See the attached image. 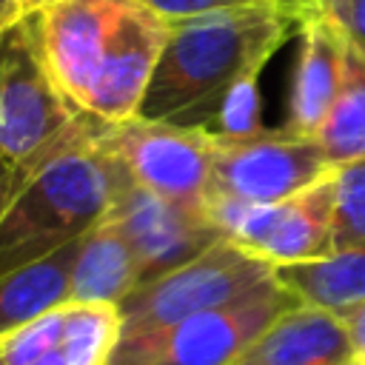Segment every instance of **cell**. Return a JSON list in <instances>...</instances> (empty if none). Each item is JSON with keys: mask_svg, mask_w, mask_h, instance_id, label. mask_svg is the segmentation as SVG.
<instances>
[{"mask_svg": "<svg viewBox=\"0 0 365 365\" xmlns=\"http://www.w3.org/2000/svg\"><path fill=\"white\" fill-rule=\"evenodd\" d=\"M299 17L294 6L257 3L171 23L140 117L197 128L242 74L265 68Z\"/></svg>", "mask_w": 365, "mask_h": 365, "instance_id": "cell-1", "label": "cell"}, {"mask_svg": "<svg viewBox=\"0 0 365 365\" xmlns=\"http://www.w3.org/2000/svg\"><path fill=\"white\" fill-rule=\"evenodd\" d=\"M94 117L60 143L14 191L0 220V274L83 240L131 182L125 165L97 140Z\"/></svg>", "mask_w": 365, "mask_h": 365, "instance_id": "cell-2", "label": "cell"}, {"mask_svg": "<svg viewBox=\"0 0 365 365\" xmlns=\"http://www.w3.org/2000/svg\"><path fill=\"white\" fill-rule=\"evenodd\" d=\"M83 120L86 114L63 94L46 66L34 17L11 20L0 34V160L26 177Z\"/></svg>", "mask_w": 365, "mask_h": 365, "instance_id": "cell-3", "label": "cell"}, {"mask_svg": "<svg viewBox=\"0 0 365 365\" xmlns=\"http://www.w3.org/2000/svg\"><path fill=\"white\" fill-rule=\"evenodd\" d=\"M277 268L222 237L185 265L137 285L123 302V339L177 325L271 282Z\"/></svg>", "mask_w": 365, "mask_h": 365, "instance_id": "cell-4", "label": "cell"}, {"mask_svg": "<svg viewBox=\"0 0 365 365\" xmlns=\"http://www.w3.org/2000/svg\"><path fill=\"white\" fill-rule=\"evenodd\" d=\"M302 299L277 277L257 291L154 334L120 339L108 365H234L240 354Z\"/></svg>", "mask_w": 365, "mask_h": 365, "instance_id": "cell-5", "label": "cell"}, {"mask_svg": "<svg viewBox=\"0 0 365 365\" xmlns=\"http://www.w3.org/2000/svg\"><path fill=\"white\" fill-rule=\"evenodd\" d=\"M334 174L282 202H245L222 194H208L205 211L222 231V237L234 240L274 268L325 259L336 251Z\"/></svg>", "mask_w": 365, "mask_h": 365, "instance_id": "cell-6", "label": "cell"}, {"mask_svg": "<svg viewBox=\"0 0 365 365\" xmlns=\"http://www.w3.org/2000/svg\"><path fill=\"white\" fill-rule=\"evenodd\" d=\"M94 131L134 182L185 205H205L214 177V137L208 131L148 117L97 120Z\"/></svg>", "mask_w": 365, "mask_h": 365, "instance_id": "cell-7", "label": "cell"}, {"mask_svg": "<svg viewBox=\"0 0 365 365\" xmlns=\"http://www.w3.org/2000/svg\"><path fill=\"white\" fill-rule=\"evenodd\" d=\"M334 171L336 165L317 137L294 134L285 125L242 140L214 137L211 194L245 202H282Z\"/></svg>", "mask_w": 365, "mask_h": 365, "instance_id": "cell-8", "label": "cell"}, {"mask_svg": "<svg viewBox=\"0 0 365 365\" xmlns=\"http://www.w3.org/2000/svg\"><path fill=\"white\" fill-rule=\"evenodd\" d=\"M108 220L125 234L140 262L143 282L185 265L222 240V231L211 222L205 205L168 200L134 180L117 197Z\"/></svg>", "mask_w": 365, "mask_h": 365, "instance_id": "cell-9", "label": "cell"}, {"mask_svg": "<svg viewBox=\"0 0 365 365\" xmlns=\"http://www.w3.org/2000/svg\"><path fill=\"white\" fill-rule=\"evenodd\" d=\"M131 3L134 0H48L31 14L48 71L83 114L108 40Z\"/></svg>", "mask_w": 365, "mask_h": 365, "instance_id": "cell-10", "label": "cell"}, {"mask_svg": "<svg viewBox=\"0 0 365 365\" xmlns=\"http://www.w3.org/2000/svg\"><path fill=\"white\" fill-rule=\"evenodd\" d=\"M168 29L171 23L148 11L143 3L134 0L128 6L108 40V48L91 83L86 114L103 123H123L140 117L143 100L168 40Z\"/></svg>", "mask_w": 365, "mask_h": 365, "instance_id": "cell-11", "label": "cell"}, {"mask_svg": "<svg viewBox=\"0 0 365 365\" xmlns=\"http://www.w3.org/2000/svg\"><path fill=\"white\" fill-rule=\"evenodd\" d=\"M297 34L299 51L294 63L285 128L302 137H317L345 83L348 40L339 26L314 6H305Z\"/></svg>", "mask_w": 365, "mask_h": 365, "instance_id": "cell-12", "label": "cell"}, {"mask_svg": "<svg viewBox=\"0 0 365 365\" xmlns=\"http://www.w3.org/2000/svg\"><path fill=\"white\" fill-rule=\"evenodd\" d=\"M354 348L345 319L299 302L279 314L234 365H351Z\"/></svg>", "mask_w": 365, "mask_h": 365, "instance_id": "cell-13", "label": "cell"}, {"mask_svg": "<svg viewBox=\"0 0 365 365\" xmlns=\"http://www.w3.org/2000/svg\"><path fill=\"white\" fill-rule=\"evenodd\" d=\"M143 282L140 262L125 234L106 217L83 240L71 268L68 302H114L120 305Z\"/></svg>", "mask_w": 365, "mask_h": 365, "instance_id": "cell-14", "label": "cell"}, {"mask_svg": "<svg viewBox=\"0 0 365 365\" xmlns=\"http://www.w3.org/2000/svg\"><path fill=\"white\" fill-rule=\"evenodd\" d=\"M80 251V240L66 248L34 259L29 265L0 274V339L26 322L68 302L71 268Z\"/></svg>", "mask_w": 365, "mask_h": 365, "instance_id": "cell-15", "label": "cell"}, {"mask_svg": "<svg viewBox=\"0 0 365 365\" xmlns=\"http://www.w3.org/2000/svg\"><path fill=\"white\" fill-rule=\"evenodd\" d=\"M277 279L302 302L342 317L365 302V242L334 251L325 259L279 265Z\"/></svg>", "mask_w": 365, "mask_h": 365, "instance_id": "cell-16", "label": "cell"}, {"mask_svg": "<svg viewBox=\"0 0 365 365\" xmlns=\"http://www.w3.org/2000/svg\"><path fill=\"white\" fill-rule=\"evenodd\" d=\"M317 140L334 165L365 160V60L351 48V43L339 100L319 125Z\"/></svg>", "mask_w": 365, "mask_h": 365, "instance_id": "cell-17", "label": "cell"}, {"mask_svg": "<svg viewBox=\"0 0 365 365\" xmlns=\"http://www.w3.org/2000/svg\"><path fill=\"white\" fill-rule=\"evenodd\" d=\"M123 339V314L114 302H66L60 354L68 365H108Z\"/></svg>", "mask_w": 365, "mask_h": 365, "instance_id": "cell-18", "label": "cell"}, {"mask_svg": "<svg viewBox=\"0 0 365 365\" xmlns=\"http://www.w3.org/2000/svg\"><path fill=\"white\" fill-rule=\"evenodd\" d=\"M259 74L262 71H248L242 74L202 117L197 128L214 134V137H228V140H242V137H257L265 131L262 125V103H259Z\"/></svg>", "mask_w": 365, "mask_h": 365, "instance_id": "cell-19", "label": "cell"}, {"mask_svg": "<svg viewBox=\"0 0 365 365\" xmlns=\"http://www.w3.org/2000/svg\"><path fill=\"white\" fill-rule=\"evenodd\" d=\"M336 211L334 245L336 251L365 242V160L336 165Z\"/></svg>", "mask_w": 365, "mask_h": 365, "instance_id": "cell-20", "label": "cell"}, {"mask_svg": "<svg viewBox=\"0 0 365 365\" xmlns=\"http://www.w3.org/2000/svg\"><path fill=\"white\" fill-rule=\"evenodd\" d=\"M63 314L66 305L26 322L23 328L11 331L9 336L0 339V354L6 359V365H31L40 356L51 354L54 348H60V336H63Z\"/></svg>", "mask_w": 365, "mask_h": 365, "instance_id": "cell-21", "label": "cell"}, {"mask_svg": "<svg viewBox=\"0 0 365 365\" xmlns=\"http://www.w3.org/2000/svg\"><path fill=\"white\" fill-rule=\"evenodd\" d=\"M137 3H143L148 11H154L165 23H180V20H191V17H202V14H214L225 9H240V6H257V3H285L299 11H305L308 6V0H137Z\"/></svg>", "mask_w": 365, "mask_h": 365, "instance_id": "cell-22", "label": "cell"}, {"mask_svg": "<svg viewBox=\"0 0 365 365\" xmlns=\"http://www.w3.org/2000/svg\"><path fill=\"white\" fill-rule=\"evenodd\" d=\"M308 6L328 14L351 48L365 60V0H308Z\"/></svg>", "mask_w": 365, "mask_h": 365, "instance_id": "cell-23", "label": "cell"}, {"mask_svg": "<svg viewBox=\"0 0 365 365\" xmlns=\"http://www.w3.org/2000/svg\"><path fill=\"white\" fill-rule=\"evenodd\" d=\"M348 336H351V348H354V362L365 365V302H359L356 308H351L348 314H342Z\"/></svg>", "mask_w": 365, "mask_h": 365, "instance_id": "cell-24", "label": "cell"}, {"mask_svg": "<svg viewBox=\"0 0 365 365\" xmlns=\"http://www.w3.org/2000/svg\"><path fill=\"white\" fill-rule=\"evenodd\" d=\"M20 182H23V174L17 171V165H11L9 160H0V220H3L14 191L20 188Z\"/></svg>", "mask_w": 365, "mask_h": 365, "instance_id": "cell-25", "label": "cell"}, {"mask_svg": "<svg viewBox=\"0 0 365 365\" xmlns=\"http://www.w3.org/2000/svg\"><path fill=\"white\" fill-rule=\"evenodd\" d=\"M48 0H11V20L17 17H26V14H34L37 9H43Z\"/></svg>", "mask_w": 365, "mask_h": 365, "instance_id": "cell-26", "label": "cell"}, {"mask_svg": "<svg viewBox=\"0 0 365 365\" xmlns=\"http://www.w3.org/2000/svg\"><path fill=\"white\" fill-rule=\"evenodd\" d=\"M31 365H68V362H66V356L60 354V348H54L51 354L40 356V359H37V362H31Z\"/></svg>", "mask_w": 365, "mask_h": 365, "instance_id": "cell-27", "label": "cell"}, {"mask_svg": "<svg viewBox=\"0 0 365 365\" xmlns=\"http://www.w3.org/2000/svg\"><path fill=\"white\" fill-rule=\"evenodd\" d=\"M11 23V0H0V34Z\"/></svg>", "mask_w": 365, "mask_h": 365, "instance_id": "cell-28", "label": "cell"}, {"mask_svg": "<svg viewBox=\"0 0 365 365\" xmlns=\"http://www.w3.org/2000/svg\"><path fill=\"white\" fill-rule=\"evenodd\" d=\"M0 365H6V359H3V354H0Z\"/></svg>", "mask_w": 365, "mask_h": 365, "instance_id": "cell-29", "label": "cell"}, {"mask_svg": "<svg viewBox=\"0 0 365 365\" xmlns=\"http://www.w3.org/2000/svg\"><path fill=\"white\" fill-rule=\"evenodd\" d=\"M351 365H359V362H351Z\"/></svg>", "mask_w": 365, "mask_h": 365, "instance_id": "cell-30", "label": "cell"}]
</instances>
